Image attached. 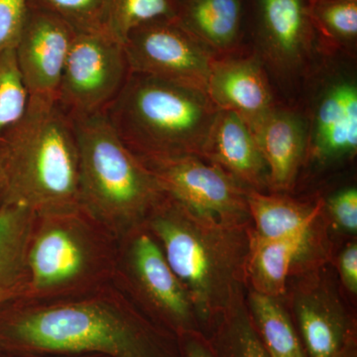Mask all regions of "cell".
<instances>
[{
    "label": "cell",
    "mask_w": 357,
    "mask_h": 357,
    "mask_svg": "<svg viewBox=\"0 0 357 357\" xmlns=\"http://www.w3.org/2000/svg\"><path fill=\"white\" fill-rule=\"evenodd\" d=\"M0 347L22 356L181 357L177 338L114 283L76 297L0 307Z\"/></svg>",
    "instance_id": "6da1fadb"
},
{
    "label": "cell",
    "mask_w": 357,
    "mask_h": 357,
    "mask_svg": "<svg viewBox=\"0 0 357 357\" xmlns=\"http://www.w3.org/2000/svg\"><path fill=\"white\" fill-rule=\"evenodd\" d=\"M144 225L189 294L208 335L223 312L246 296L252 225L204 217L167 194Z\"/></svg>",
    "instance_id": "7a4b0ae2"
},
{
    "label": "cell",
    "mask_w": 357,
    "mask_h": 357,
    "mask_svg": "<svg viewBox=\"0 0 357 357\" xmlns=\"http://www.w3.org/2000/svg\"><path fill=\"white\" fill-rule=\"evenodd\" d=\"M4 204L36 215L77 210L79 149L74 123L56 102L29 100L20 121L2 133Z\"/></svg>",
    "instance_id": "3957f363"
},
{
    "label": "cell",
    "mask_w": 357,
    "mask_h": 357,
    "mask_svg": "<svg viewBox=\"0 0 357 357\" xmlns=\"http://www.w3.org/2000/svg\"><path fill=\"white\" fill-rule=\"evenodd\" d=\"M117 241L81 208L35 215L16 301L76 297L114 283Z\"/></svg>",
    "instance_id": "277c9868"
},
{
    "label": "cell",
    "mask_w": 357,
    "mask_h": 357,
    "mask_svg": "<svg viewBox=\"0 0 357 357\" xmlns=\"http://www.w3.org/2000/svg\"><path fill=\"white\" fill-rule=\"evenodd\" d=\"M79 149V206L116 241L146 222L165 192L105 112L72 119Z\"/></svg>",
    "instance_id": "5b68a950"
},
{
    "label": "cell",
    "mask_w": 357,
    "mask_h": 357,
    "mask_svg": "<svg viewBox=\"0 0 357 357\" xmlns=\"http://www.w3.org/2000/svg\"><path fill=\"white\" fill-rule=\"evenodd\" d=\"M218 109L206 91L130 72L105 114L139 158L198 155Z\"/></svg>",
    "instance_id": "8992f818"
},
{
    "label": "cell",
    "mask_w": 357,
    "mask_h": 357,
    "mask_svg": "<svg viewBox=\"0 0 357 357\" xmlns=\"http://www.w3.org/2000/svg\"><path fill=\"white\" fill-rule=\"evenodd\" d=\"M114 284L148 319L172 337L204 333L189 294L145 225L117 241Z\"/></svg>",
    "instance_id": "52a82bcc"
},
{
    "label": "cell",
    "mask_w": 357,
    "mask_h": 357,
    "mask_svg": "<svg viewBox=\"0 0 357 357\" xmlns=\"http://www.w3.org/2000/svg\"><path fill=\"white\" fill-rule=\"evenodd\" d=\"M130 74L123 44L103 30L76 31L57 105L70 119L105 112Z\"/></svg>",
    "instance_id": "ba28073f"
},
{
    "label": "cell",
    "mask_w": 357,
    "mask_h": 357,
    "mask_svg": "<svg viewBox=\"0 0 357 357\" xmlns=\"http://www.w3.org/2000/svg\"><path fill=\"white\" fill-rule=\"evenodd\" d=\"M139 160L162 191L195 213L222 222L251 223L248 188L217 164L198 155Z\"/></svg>",
    "instance_id": "9c48e42d"
},
{
    "label": "cell",
    "mask_w": 357,
    "mask_h": 357,
    "mask_svg": "<svg viewBox=\"0 0 357 357\" xmlns=\"http://www.w3.org/2000/svg\"><path fill=\"white\" fill-rule=\"evenodd\" d=\"M129 70L206 91L217 54L175 20L152 21L123 43Z\"/></svg>",
    "instance_id": "30bf717a"
},
{
    "label": "cell",
    "mask_w": 357,
    "mask_h": 357,
    "mask_svg": "<svg viewBox=\"0 0 357 357\" xmlns=\"http://www.w3.org/2000/svg\"><path fill=\"white\" fill-rule=\"evenodd\" d=\"M309 6V0H248V35L280 75L299 72L324 45Z\"/></svg>",
    "instance_id": "8fae6325"
},
{
    "label": "cell",
    "mask_w": 357,
    "mask_h": 357,
    "mask_svg": "<svg viewBox=\"0 0 357 357\" xmlns=\"http://www.w3.org/2000/svg\"><path fill=\"white\" fill-rule=\"evenodd\" d=\"M318 271L302 274L294 287L291 316L307 357H337L356 337V321Z\"/></svg>",
    "instance_id": "7c38bea8"
},
{
    "label": "cell",
    "mask_w": 357,
    "mask_h": 357,
    "mask_svg": "<svg viewBox=\"0 0 357 357\" xmlns=\"http://www.w3.org/2000/svg\"><path fill=\"white\" fill-rule=\"evenodd\" d=\"M75 33L74 28L62 18L28 7L14 49L29 100L57 102L61 77Z\"/></svg>",
    "instance_id": "4fadbf2b"
},
{
    "label": "cell",
    "mask_w": 357,
    "mask_h": 357,
    "mask_svg": "<svg viewBox=\"0 0 357 357\" xmlns=\"http://www.w3.org/2000/svg\"><path fill=\"white\" fill-rule=\"evenodd\" d=\"M321 222L306 234L279 239H263L251 229L246 268L248 289L273 298L287 293L292 274L318 270L326 257Z\"/></svg>",
    "instance_id": "5bb4252c"
},
{
    "label": "cell",
    "mask_w": 357,
    "mask_h": 357,
    "mask_svg": "<svg viewBox=\"0 0 357 357\" xmlns=\"http://www.w3.org/2000/svg\"><path fill=\"white\" fill-rule=\"evenodd\" d=\"M307 119V152L321 162L352 157L357 150V86L344 75L321 84Z\"/></svg>",
    "instance_id": "9a60e30c"
},
{
    "label": "cell",
    "mask_w": 357,
    "mask_h": 357,
    "mask_svg": "<svg viewBox=\"0 0 357 357\" xmlns=\"http://www.w3.org/2000/svg\"><path fill=\"white\" fill-rule=\"evenodd\" d=\"M241 52L215 58L206 93L218 109L234 112L251 128L276 103L260 59Z\"/></svg>",
    "instance_id": "2e32d148"
},
{
    "label": "cell",
    "mask_w": 357,
    "mask_h": 357,
    "mask_svg": "<svg viewBox=\"0 0 357 357\" xmlns=\"http://www.w3.org/2000/svg\"><path fill=\"white\" fill-rule=\"evenodd\" d=\"M249 129L266 162L270 189H292L307 152V119L296 110L276 105Z\"/></svg>",
    "instance_id": "e0dca14e"
},
{
    "label": "cell",
    "mask_w": 357,
    "mask_h": 357,
    "mask_svg": "<svg viewBox=\"0 0 357 357\" xmlns=\"http://www.w3.org/2000/svg\"><path fill=\"white\" fill-rule=\"evenodd\" d=\"M203 158L217 164L248 189H270L269 171L255 136L234 112L218 109Z\"/></svg>",
    "instance_id": "ac0fdd59"
},
{
    "label": "cell",
    "mask_w": 357,
    "mask_h": 357,
    "mask_svg": "<svg viewBox=\"0 0 357 357\" xmlns=\"http://www.w3.org/2000/svg\"><path fill=\"white\" fill-rule=\"evenodd\" d=\"M175 20L218 56L243 51L248 0H178Z\"/></svg>",
    "instance_id": "d6986e66"
},
{
    "label": "cell",
    "mask_w": 357,
    "mask_h": 357,
    "mask_svg": "<svg viewBox=\"0 0 357 357\" xmlns=\"http://www.w3.org/2000/svg\"><path fill=\"white\" fill-rule=\"evenodd\" d=\"M252 231L263 239L306 234L321 220L324 202L302 203L280 195L248 189L246 192Z\"/></svg>",
    "instance_id": "ffe728a7"
},
{
    "label": "cell",
    "mask_w": 357,
    "mask_h": 357,
    "mask_svg": "<svg viewBox=\"0 0 357 357\" xmlns=\"http://www.w3.org/2000/svg\"><path fill=\"white\" fill-rule=\"evenodd\" d=\"M36 213L22 204L0 208V307L20 298L25 282L26 249Z\"/></svg>",
    "instance_id": "44dd1931"
},
{
    "label": "cell",
    "mask_w": 357,
    "mask_h": 357,
    "mask_svg": "<svg viewBox=\"0 0 357 357\" xmlns=\"http://www.w3.org/2000/svg\"><path fill=\"white\" fill-rule=\"evenodd\" d=\"M246 305L270 357H307L282 298L269 297L248 289Z\"/></svg>",
    "instance_id": "7402d4cb"
},
{
    "label": "cell",
    "mask_w": 357,
    "mask_h": 357,
    "mask_svg": "<svg viewBox=\"0 0 357 357\" xmlns=\"http://www.w3.org/2000/svg\"><path fill=\"white\" fill-rule=\"evenodd\" d=\"M206 337L218 357H270L253 325L246 296L223 312Z\"/></svg>",
    "instance_id": "603a6c76"
},
{
    "label": "cell",
    "mask_w": 357,
    "mask_h": 357,
    "mask_svg": "<svg viewBox=\"0 0 357 357\" xmlns=\"http://www.w3.org/2000/svg\"><path fill=\"white\" fill-rule=\"evenodd\" d=\"M178 0H105L102 29L124 43L129 33L152 21L175 20Z\"/></svg>",
    "instance_id": "cb8c5ba5"
},
{
    "label": "cell",
    "mask_w": 357,
    "mask_h": 357,
    "mask_svg": "<svg viewBox=\"0 0 357 357\" xmlns=\"http://www.w3.org/2000/svg\"><path fill=\"white\" fill-rule=\"evenodd\" d=\"M310 13L325 46L356 49L357 1L309 0Z\"/></svg>",
    "instance_id": "d4e9b609"
},
{
    "label": "cell",
    "mask_w": 357,
    "mask_h": 357,
    "mask_svg": "<svg viewBox=\"0 0 357 357\" xmlns=\"http://www.w3.org/2000/svg\"><path fill=\"white\" fill-rule=\"evenodd\" d=\"M29 103L15 49L0 51V137L9 126L20 121Z\"/></svg>",
    "instance_id": "484cf974"
},
{
    "label": "cell",
    "mask_w": 357,
    "mask_h": 357,
    "mask_svg": "<svg viewBox=\"0 0 357 357\" xmlns=\"http://www.w3.org/2000/svg\"><path fill=\"white\" fill-rule=\"evenodd\" d=\"M105 0H28V7L62 18L75 31L102 29Z\"/></svg>",
    "instance_id": "4316f807"
},
{
    "label": "cell",
    "mask_w": 357,
    "mask_h": 357,
    "mask_svg": "<svg viewBox=\"0 0 357 357\" xmlns=\"http://www.w3.org/2000/svg\"><path fill=\"white\" fill-rule=\"evenodd\" d=\"M335 227L344 234H356L357 232V191L356 188H345L333 194L324 202Z\"/></svg>",
    "instance_id": "83f0119b"
},
{
    "label": "cell",
    "mask_w": 357,
    "mask_h": 357,
    "mask_svg": "<svg viewBox=\"0 0 357 357\" xmlns=\"http://www.w3.org/2000/svg\"><path fill=\"white\" fill-rule=\"evenodd\" d=\"M27 11L28 0H0V51L15 48Z\"/></svg>",
    "instance_id": "f1b7e54d"
},
{
    "label": "cell",
    "mask_w": 357,
    "mask_h": 357,
    "mask_svg": "<svg viewBox=\"0 0 357 357\" xmlns=\"http://www.w3.org/2000/svg\"><path fill=\"white\" fill-rule=\"evenodd\" d=\"M338 272L342 286L347 292L357 294V244L356 241L347 244L338 257Z\"/></svg>",
    "instance_id": "f546056e"
},
{
    "label": "cell",
    "mask_w": 357,
    "mask_h": 357,
    "mask_svg": "<svg viewBox=\"0 0 357 357\" xmlns=\"http://www.w3.org/2000/svg\"><path fill=\"white\" fill-rule=\"evenodd\" d=\"M177 342L181 357H218L204 333H185Z\"/></svg>",
    "instance_id": "4dcf8cb0"
},
{
    "label": "cell",
    "mask_w": 357,
    "mask_h": 357,
    "mask_svg": "<svg viewBox=\"0 0 357 357\" xmlns=\"http://www.w3.org/2000/svg\"><path fill=\"white\" fill-rule=\"evenodd\" d=\"M6 192V169H4L3 160H2L1 153H0V208L4 203Z\"/></svg>",
    "instance_id": "1f68e13d"
},
{
    "label": "cell",
    "mask_w": 357,
    "mask_h": 357,
    "mask_svg": "<svg viewBox=\"0 0 357 357\" xmlns=\"http://www.w3.org/2000/svg\"><path fill=\"white\" fill-rule=\"evenodd\" d=\"M337 357H357L356 337L347 342Z\"/></svg>",
    "instance_id": "d6a6232c"
},
{
    "label": "cell",
    "mask_w": 357,
    "mask_h": 357,
    "mask_svg": "<svg viewBox=\"0 0 357 357\" xmlns=\"http://www.w3.org/2000/svg\"><path fill=\"white\" fill-rule=\"evenodd\" d=\"M7 357H98V356H22V354H11Z\"/></svg>",
    "instance_id": "836d02e7"
},
{
    "label": "cell",
    "mask_w": 357,
    "mask_h": 357,
    "mask_svg": "<svg viewBox=\"0 0 357 357\" xmlns=\"http://www.w3.org/2000/svg\"><path fill=\"white\" fill-rule=\"evenodd\" d=\"M344 1H357V0H344Z\"/></svg>",
    "instance_id": "e575fe53"
},
{
    "label": "cell",
    "mask_w": 357,
    "mask_h": 357,
    "mask_svg": "<svg viewBox=\"0 0 357 357\" xmlns=\"http://www.w3.org/2000/svg\"><path fill=\"white\" fill-rule=\"evenodd\" d=\"M1 352H2V349H1V347H0V354H1Z\"/></svg>",
    "instance_id": "d590c367"
}]
</instances>
